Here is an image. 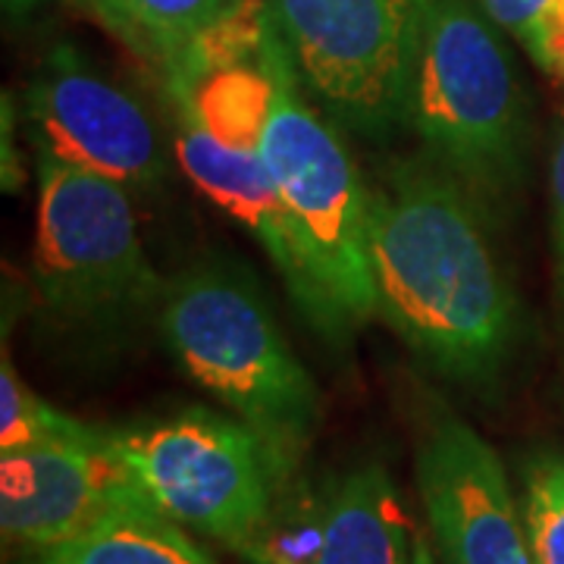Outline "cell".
<instances>
[{
    "instance_id": "44dd1931",
    "label": "cell",
    "mask_w": 564,
    "mask_h": 564,
    "mask_svg": "<svg viewBox=\"0 0 564 564\" xmlns=\"http://www.w3.org/2000/svg\"><path fill=\"white\" fill-rule=\"evenodd\" d=\"M13 101H10V95H3V110H0V141H3V148H0V154H3V192H20L22 182H25V173H22L20 158H17V151H10V132H13Z\"/></svg>"
},
{
    "instance_id": "8992f818",
    "label": "cell",
    "mask_w": 564,
    "mask_h": 564,
    "mask_svg": "<svg viewBox=\"0 0 564 564\" xmlns=\"http://www.w3.org/2000/svg\"><path fill=\"white\" fill-rule=\"evenodd\" d=\"M122 464L158 511L226 549L261 524L292 464L236 414L185 408L110 430Z\"/></svg>"
},
{
    "instance_id": "7a4b0ae2",
    "label": "cell",
    "mask_w": 564,
    "mask_h": 564,
    "mask_svg": "<svg viewBox=\"0 0 564 564\" xmlns=\"http://www.w3.org/2000/svg\"><path fill=\"white\" fill-rule=\"evenodd\" d=\"M404 129L489 220L514 210L530 170V98L480 0H436Z\"/></svg>"
},
{
    "instance_id": "d6986e66",
    "label": "cell",
    "mask_w": 564,
    "mask_h": 564,
    "mask_svg": "<svg viewBox=\"0 0 564 564\" xmlns=\"http://www.w3.org/2000/svg\"><path fill=\"white\" fill-rule=\"evenodd\" d=\"M480 7L545 76L564 85V0H480Z\"/></svg>"
},
{
    "instance_id": "9a60e30c",
    "label": "cell",
    "mask_w": 564,
    "mask_h": 564,
    "mask_svg": "<svg viewBox=\"0 0 564 564\" xmlns=\"http://www.w3.org/2000/svg\"><path fill=\"white\" fill-rule=\"evenodd\" d=\"M333 502V477L295 467L282 477L273 502L236 555L245 564H321Z\"/></svg>"
},
{
    "instance_id": "e0dca14e",
    "label": "cell",
    "mask_w": 564,
    "mask_h": 564,
    "mask_svg": "<svg viewBox=\"0 0 564 564\" xmlns=\"http://www.w3.org/2000/svg\"><path fill=\"white\" fill-rule=\"evenodd\" d=\"M521 514L536 564H564V445H549L521 464Z\"/></svg>"
},
{
    "instance_id": "5b68a950",
    "label": "cell",
    "mask_w": 564,
    "mask_h": 564,
    "mask_svg": "<svg viewBox=\"0 0 564 564\" xmlns=\"http://www.w3.org/2000/svg\"><path fill=\"white\" fill-rule=\"evenodd\" d=\"M436 0H270L304 91L339 129L389 141L408 101Z\"/></svg>"
},
{
    "instance_id": "7402d4cb",
    "label": "cell",
    "mask_w": 564,
    "mask_h": 564,
    "mask_svg": "<svg viewBox=\"0 0 564 564\" xmlns=\"http://www.w3.org/2000/svg\"><path fill=\"white\" fill-rule=\"evenodd\" d=\"M113 32H120V0H85Z\"/></svg>"
},
{
    "instance_id": "5bb4252c",
    "label": "cell",
    "mask_w": 564,
    "mask_h": 564,
    "mask_svg": "<svg viewBox=\"0 0 564 564\" xmlns=\"http://www.w3.org/2000/svg\"><path fill=\"white\" fill-rule=\"evenodd\" d=\"M20 564H217L158 508H126L66 543L22 552Z\"/></svg>"
},
{
    "instance_id": "603a6c76",
    "label": "cell",
    "mask_w": 564,
    "mask_h": 564,
    "mask_svg": "<svg viewBox=\"0 0 564 564\" xmlns=\"http://www.w3.org/2000/svg\"><path fill=\"white\" fill-rule=\"evenodd\" d=\"M414 564H436V558H433V549H430L426 540L417 536V533H414Z\"/></svg>"
},
{
    "instance_id": "ba28073f",
    "label": "cell",
    "mask_w": 564,
    "mask_h": 564,
    "mask_svg": "<svg viewBox=\"0 0 564 564\" xmlns=\"http://www.w3.org/2000/svg\"><path fill=\"white\" fill-rule=\"evenodd\" d=\"M25 120L39 154L117 182L132 195H154L170 180L154 113L69 41H57L32 73Z\"/></svg>"
},
{
    "instance_id": "6da1fadb",
    "label": "cell",
    "mask_w": 564,
    "mask_h": 564,
    "mask_svg": "<svg viewBox=\"0 0 564 564\" xmlns=\"http://www.w3.org/2000/svg\"><path fill=\"white\" fill-rule=\"evenodd\" d=\"M367 248L377 317L440 380L489 399L521 343L489 214L421 151L389 161L370 182Z\"/></svg>"
},
{
    "instance_id": "ffe728a7",
    "label": "cell",
    "mask_w": 564,
    "mask_h": 564,
    "mask_svg": "<svg viewBox=\"0 0 564 564\" xmlns=\"http://www.w3.org/2000/svg\"><path fill=\"white\" fill-rule=\"evenodd\" d=\"M549 214H552V267H555V304L564 345V113L552 132L549 151Z\"/></svg>"
},
{
    "instance_id": "8fae6325",
    "label": "cell",
    "mask_w": 564,
    "mask_h": 564,
    "mask_svg": "<svg viewBox=\"0 0 564 564\" xmlns=\"http://www.w3.org/2000/svg\"><path fill=\"white\" fill-rule=\"evenodd\" d=\"M176 135H173V161L192 180L210 204H217L229 220H236L258 242L280 273L282 285L292 304L299 307L304 323L321 336L323 343L345 345L355 329L343 314V307L329 295L317 263L304 248L292 214L285 210L280 192L263 170L261 154H245L223 148L210 139L198 122L182 107L173 104Z\"/></svg>"
},
{
    "instance_id": "ac0fdd59",
    "label": "cell",
    "mask_w": 564,
    "mask_h": 564,
    "mask_svg": "<svg viewBox=\"0 0 564 564\" xmlns=\"http://www.w3.org/2000/svg\"><path fill=\"white\" fill-rule=\"evenodd\" d=\"M95 433L91 423H82L69 414L47 404L39 392L22 383L20 370L10 361V351L3 348L0 361V452L32 448V445L82 440Z\"/></svg>"
},
{
    "instance_id": "52a82bcc",
    "label": "cell",
    "mask_w": 564,
    "mask_h": 564,
    "mask_svg": "<svg viewBox=\"0 0 564 564\" xmlns=\"http://www.w3.org/2000/svg\"><path fill=\"white\" fill-rule=\"evenodd\" d=\"M258 154L329 295L358 333L377 317L367 248L370 185L351 161L339 126L311 104L295 66L282 73Z\"/></svg>"
},
{
    "instance_id": "30bf717a",
    "label": "cell",
    "mask_w": 564,
    "mask_h": 564,
    "mask_svg": "<svg viewBox=\"0 0 564 564\" xmlns=\"http://www.w3.org/2000/svg\"><path fill=\"white\" fill-rule=\"evenodd\" d=\"M126 508H154L122 464L110 430L0 452V530L20 552L79 536Z\"/></svg>"
},
{
    "instance_id": "277c9868",
    "label": "cell",
    "mask_w": 564,
    "mask_h": 564,
    "mask_svg": "<svg viewBox=\"0 0 564 564\" xmlns=\"http://www.w3.org/2000/svg\"><path fill=\"white\" fill-rule=\"evenodd\" d=\"M132 192L39 154V223L32 276L66 333L110 336L158 317L166 280L139 232Z\"/></svg>"
},
{
    "instance_id": "3957f363",
    "label": "cell",
    "mask_w": 564,
    "mask_h": 564,
    "mask_svg": "<svg viewBox=\"0 0 564 564\" xmlns=\"http://www.w3.org/2000/svg\"><path fill=\"white\" fill-rule=\"evenodd\" d=\"M158 326L173 361L292 464L321 426V389L239 267L204 261L163 289Z\"/></svg>"
},
{
    "instance_id": "7c38bea8",
    "label": "cell",
    "mask_w": 564,
    "mask_h": 564,
    "mask_svg": "<svg viewBox=\"0 0 564 564\" xmlns=\"http://www.w3.org/2000/svg\"><path fill=\"white\" fill-rule=\"evenodd\" d=\"M289 66L292 57L276 29L261 51L195 69L163 73V79L170 101L182 107L210 139L232 151L258 154L282 73Z\"/></svg>"
},
{
    "instance_id": "4fadbf2b",
    "label": "cell",
    "mask_w": 564,
    "mask_h": 564,
    "mask_svg": "<svg viewBox=\"0 0 564 564\" xmlns=\"http://www.w3.org/2000/svg\"><path fill=\"white\" fill-rule=\"evenodd\" d=\"M321 564H414L399 489L380 464H358L333 477Z\"/></svg>"
},
{
    "instance_id": "cb8c5ba5",
    "label": "cell",
    "mask_w": 564,
    "mask_h": 564,
    "mask_svg": "<svg viewBox=\"0 0 564 564\" xmlns=\"http://www.w3.org/2000/svg\"><path fill=\"white\" fill-rule=\"evenodd\" d=\"M39 3L41 0H3L7 13H13V17H25V13H32Z\"/></svg>"
},
{
    "instance_id": "9c48e42d",
    "label": "cell",
    "mask_w": 564,
    "mask_h": 564,
    "mask_svg": "<svg viewBox=\"0 0 564 564\" xmlns=\"http://www.w3.org/2000/svg\"><path fill=\"white\" fill-rule=\"evenodd\" d=\"M414 477L443 564H536L502 458L443 402L423 411Z\"/></svg>"
},
{
    "instance_id": "2e32d148",
    "label": "cell",
    "mask_w": 564,
    "mask_h": 564,
    "mask_svg": "<svg viewBox=\"0 0 564 564\" xmlns=\"http://www.w3.org/2000/svg\"><path fill=\"white\" fill-rule=\"evenodd\" d=\"M232 3L239 0H120L117 35L166 66Z\"/></svg>"
}]
</instances>
